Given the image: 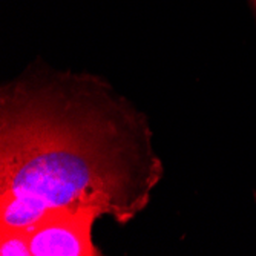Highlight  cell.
Returning a JSON list of instances; mask_svg holds the SVG:
<instances>
[{"label":"cell","instance_id":"7a4b0ae2","mask_svg":"<svg viewBox=\"0 0 256 256\" xmlns=\"http://www.w3.org/2000/svg\"><path fill=\"white\" fill-rule=\"evenodd\" d=\"M103 215L96 206L54 208L28 228L31 256L102 254L92 241V227Z\"/></svg>","mask_w":256,"mask_h":256},{"label":"cell","instance_id":"277c9868","mask_svg":"<svg viewBox=\"0 0 256 256\" xmlns=\"http://www.w3.org/2000/svg\"><path fill=\"white\" fill-rule=\"evenodd\" d=\"M253 4H254V8H256V0H253Z\"/></svg>","mask_w":256,"mask_h":256},{"label":"cell","instance_id":"6da1fadb","mask_svg":"<svg viewBox=\"0 0 256 256\" xmlns=\"http://www.w3.org/2000/svg\"><path fill=\"white\" fill-rule=\"evenodd\" d=\"M0 196L37 220L54 208L96 206L126 222L146 207L161 162L149 129L94 78L69 76L2 96Z\"/></svg>","mask_w":256,"mask_h":256},{"label":"cell","instance_id":"3957f363","mask_svg":"<svg viewBox=\"0 0 256 256\" xmlns=\"http://www.w3.org/2000/svg\"><path fill=\"white\" fill-rule=\"evenodd\" d=\"M2 256H31L28 228H2L0 235Z\"/></svg>","mask_w":256,"mask_h":256}]
</instances>
